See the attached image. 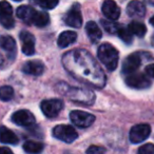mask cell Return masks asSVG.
Returning <instances> with one entry per match:
<instances>
[{
	"label": "cell",
	"mask_w": 154,
	"mask_h": 154,
	"mask_svg": "<svg viewBox=\"0 0 154 154\" xmlns=\"http://www.w3.org/2000/svg\"><path fill=\"white\" fill-rule=\"evenodd\" d=\"M53 136L66 143H71L78 137V134L73 127L68 125H59L53 129Z\"/></svg>",
	"instance_id": "obj_4"
},
{
	"label": "cell",
	"mask_w": 154,
	"mask_h": 154,
	"mask_svg": "<svg viewBox=\"0 0 154 154\" xmlns=\"http://www.w3.org/2000/svg\"><path fill=\"white\" fill-rule=\"evenodd\" d=\"M118 36H119V38L122 39L124 42L126 43H132L133 41V34L130 32V30H129V28H125V26H119V30H118L117 32Z\"/></svg>",
	"instance_id": "obj_24"
},
{
	"label": "cell",
	"mask_w": 154,
	"mask_h": 154,
	"mask_svg": "<svg viewBox=\"0 0 154 154\" xmlns=\"http://www.w3.org/2000/svg\"><path fill=\"white\" fill-rule=\"evenodd\" d=\"M50 22V17L48 15V13L45 12H38L36 11L34 18H33L32 24H35L38 28H43V26H47Z\"/></svg>",
	"instance_id": "obj_22"
},
{
	"label": "cell",
	"mask_w": 154,
	"mask_h": 154,
	"mask_svg": "<svg viewBox=\"0 0 154 154\" xmlns=\"http://www.w3.org/2000/svg\"><path fill=\"white\" fill-rule=\"evenodd\" d=\"M138 154H154L153 143H145L138 149Z\"/></svg>",
	"instance_id": "obj_30"
},
{
	"label": "cell",
	"mask_w": 154,
	"mask_h": 154,
	"mask_svg": "<svg viewBox=\"0 0 154 154\" xmlns=\"http://www.w3.org/2000/svg\"><path fill=\"white\" fill-rule=\"evenodd\" d=\"M66 70L77 80L90 87L103 88L106 75L93 56L85 50H72L62 57Z\"/></svg>",
	"instance_id": "obj_1"
},
{
	"label": "cell",
	"mask_w": 154,
	"mask_h": 154,
	"mask_svg": "<svg viewBox=\"0 0 154 154\" xmlns=\"http://www.w3.org/2000/svg\"><path fill=\"white\" fill-rule=\"evenodd\" d=\"M151 133V127L147 124H139L132 127L129 134V138L132 143H139L146 140Z\"/></svg>",
	"instance_id": "obj_7"
},
{
	"label": "cell",
	"mask_w": 154,
	"mask_h": 154,
	"mask_svg": "<svg viewBox=\"0 0 154 154\" xmlns=\"http://www.w3.org/2000/svg\"><path fill=\"white\" fill-rule=\"evenodd\" d=\"M59 0H39L38 3L41 8L45 10H52L57 7Z\"/></svg>",
	"instance_id": "obj_28"
},
{
	"label": "cell",
	"mask_w": 154,
	"mask_h": 154,
	"mask_svg": "<svg viewBox=\"0 0 154 154\" xmlns=\"http://www.w3.org/2000/svg\"><path fill=\"white\" fill-rule=\"evenodd\" d=\"M62 108H63V103H62V100L57 98L45 99L40 105V109L42 113L49 118L56 117L62 110Z\"/></svg>",
	"instance_id": "obj_6"
},
{
	"label": "cell",
	"mask_w": 154,
	"mask_h": 154,
	"mask_svg": "<svg viewBox=\"0 0 154 154\" xmlns=\"http://www.w3.org/2000/svg\"><path fill=\"white\" fill-rule=\"evenodd\" d=\"M19 37L22 52L28 56L33 55L35 53V37L28 31H22Z\"/></svg>",
	"instance_id": "obj_12"
},
{
	"label": "cell",
	"mask_w": 154,
	"mask_h": 154,
	"mask_svg": "<svg viewBox=\"0 0 154 154\" xmlns=\"http://www.w3.org/2000/svg\"><path fill=\"white\" fill-rule=\"evenodd\" d=\"M129 30L133 35H136L137 37H143L147 33V28L143 23L138 21H132L129 24Z\"/></svg>",
	"instance_id": "obj_23"
},
{
	"label": "cell",
	"mask_w": 154,
	"mask_h": 154,
	"mask_svg": "<svg viewBox=\"0 0 154 154\" xmlns=\"http://www.w3.org/2000/svg\"><path fill=\"white\" fill-rule=\"evenodd\" d=\"M18 137L15 133L5 126L0 127V141L3 143H10V145H16L18 143Z\"/></svg>",
	"instance_id": "obj_19"
},
{
	"label": "cell",
	"mask_w": 154,
	"mask_h": 154,
	"mask_svg": "<svg viewBox=\"0 0 154 154\" xmlns=\"http://www.w3.org/2000/svg\"><path fill=\"white\" fill-rule=\"evenodd\" d=\"M141 63V54L140 53H132L128 57L125 58L122 62V70L124 74H132L135 73Z\"/></svg>",
	"instance_id": "obj_9"
},
{
	"label": "cell",
	"mask_w": 154,
	"mask_h": 154,
	"mask_svg": "<svg viewBox=\"0 0 154 154\" xmlns=\"http://www.w3.org/2000/svg\"><path fill=\"white\" fill-rule=\"evenodd\" d=\"M66 95L75 103H82L84 106H90L94 103L95 95L88 89H78L75 87H66Z\"/></svg>",
	"instance_id": "obj_3"
},
{
	"label": "cell",
	"mask_w": 154,
	"mask_h": 154,
	"mask_svg": "<svg viewBox=\"0 0 154 154\" xmlns=\"http://www.w3.org/2000/svg\"><path fill=\"white\" fill-rule=\"evenodd\" d=\"M126 84L130 88L133 89H147L151 86V82L148 79V77L145 76L141 73H132L129 74L128 77L126 78Z\"/></svg>",
	"instance_id": "obj_8"
},
{
	"label": "cell",
	"mask_w": 154,
	"mask_h": 154,
	"mask_svg": "<svg viewBox=\"0 0 154 154\" xmlns=\"http://www.w3.org/2000/svg\"><path fill=\"white\" fill-rule=\"evenodd\" d=\"M16 14H17L18 18L21 19L22 21L32 24L33 18H34L35 14H36V10H34L30 5H21V7H19L17 9Z\"/></svg>",
	"instance_id": "obj_16"
},
{
	"label": "cell",
	"mask_w": 154,
	"mask_h": 154,
	"mask_svg": "<svg viewBox=\"0 0 154 154\" xmlns=\"http://www.w3.org/2000/svg\"><path fill=\"white\" fill-rule=\"evenodd\" d=\"M152 45H154V35H153V36H152Z\"/></svg>",
	"instance_id": "obj_35"
},
{
	"label": "cell",
	"mask_w": 154,
	"mask_h": 154,
	"mask_svg": "<svg viewBox=\"0 0 154 154\" xmlns=\"http://www.w3.org/2000/svg\"><path fill=\"white\" fill-rule=\"evenodd\" d=\"M13 13L12 5L8 1H0V17L1 16H11Z\"/></svg>",
	"instance_id": "obj_27"
},
{
	"label": "cell",
	"mask_w": 154,
	"mask_h": 154,
	"mask_svg": "<svg viewBox=\"0 0 154 154\" xmlns=\"http://www.w3.org/2000/svg\"><path fill=\"white\" fill-rule=\"evenodd\" d=\"M86 32L88 34L89 39L93 43H96L97 41H99L101 39V36H103L101 30L94 21H89L86 24Z\"/></svg>",
	"instance_id": "obj_17"
},
{
	"label": "cell",
	"mask_w": 154,
	"mask_h": 154,
	"mask_svg": "<svg viewBox=\"0 0 154 154\" xmlns=\"http://www.w3.org/2000/svg\"><path fill=\"white\" fill-rule=\"evenodd\" d=\"M45 64L40 61V60H31V61H26L22 66V71L23 73L29 75H33V76H39V75L43 74L45 72Z\"/></svg>",
	"instance_id": "obj_15"
},
{
	"label": "cell",
	"mask_w": 154,
	"mask_h": 154,
	"mask_svg": "<svg viewBox=\"0 0 154 154\" xmlns=\"http://www.w3.org/2000/svg\"><path fill=\"white\" fill-rule=\"evenodd\" d=\"M70 119L75 126L79 128H88L95 122V116L88 112L74 110L70 113Z\"/></svg>",
	"instance_id": "obj_5"
},
{
	"label": "cell",
	"mask_w": 154,
	"mask_h": 154,
	"mask_svg": "<svg viewBox=\"0 0 154 154\" xmlns=\"http://www.w3.org/2000/svg\"><path fill=\"white\" fill-rule=\"evenodd\" d=\"M97 56L100 62L109 71H114L118 64V51L110 43H103L97 50Z\"/></svg>",
	"instance_id": "obj_2"
},
{
	"label": "cell",
	"mask_w": 154,
	"mask_h": 154,
	"mask_svg": "<svg viewBox=\"0 0 154 154\" xmlns=\"http://www.w3.org/2000/svg\"><path fill=\"white\" fill-rule=\"evenodd\" d=\"M0 154H14L10 148L8 147H0Z\"/></svg>",
	"instance_id": "obj_33"
},
{
	"label": "cell",
	"mask_w": 154,
	"mask_h": 154,
	"mask_svg": "<svg viewBox=\"0 0 154 154\" xmlns=\"http://www.w3.org/2000/svg\"><path fill=\"white\" fill-rule=\"evenodd\" d=\"M101 24H103L106 32H108L109 34H116L120 26H118V23L114 22L113 20H101Z\"/></svg>",
	"instance_id": "obj_26"
},
{
	"label": "cell",
	"mask_w": 154,
	"mask_h": 154,
	"mask_svg": "<svg viewBox=\"0 0 154 154\" xmlns=\"http://www.w3.org/2000/svg\"><path fill=\"white\" fill-rule=\"evenodd\" d=\"M0 48L7 51L9 54H15L16 52V41L13 37L8 36H0Z\"/></svg>",
	"instance_id": "obj_20"
},
{
	"label": "cell",
	"mask_w": 154,
	"mask_h": 154,
	"mask_svg": "<svg viewBox=\"0 0 154 154\" xmlns=\"http://www.w3.org/2000/svg\"><path fill=\"white\" fill-rule=\"evenodd\" d=\"M150 23H151L152 26H154V16H153V17L151 18V19H150Z\"/></svg>",
	"instance_id": "obj_34"
},
{
	"label": "cell",
	"mask_w": 154,
	"mask_h": 154,
	"mask_svg": "<svg viewBox=\"0 0 154 154\" xmlns=\"http://www.w3.org/2000/svg\"><path fill=\"white\" fill-rule=\"evenodd\" d=\"M101 11L103 15L109 20H117L120 16V9L117 3L113 0H105L101 5Z\"/></svg>",
	"instance_id": "obj_13"
},
{
	"label": "cell",
	"mask_w": 154,
	"mask_h": 154,
	"mask_svg": "<svg viewBox=\"0 0 154 154\" xmlns=\"http://www.w3.org/2000/svg\"><path fill=\"white\" fill-rule=\"evenodd\" d=\"M0 23L2 24L5 29H12L15 26V21L14 18L11 16H1L0 17Z\"/></svg>",
	"instance_id": "obj_29"
},
{
	"label": "cell",
	"mask_w": 154,
	"mask_h": 154,
	"mask_svg": "<svg viewBox=\"0 0 154 154\" xmlns=\"http://www.w3.org/2000/svg\"><path fill=\"white\" fill-rule=\"evenodd\" d=\"M146 73H147L150 77L154 78V63H151L146 66Z\"/></svg>",
	"instance_id": "obj_32"
},
{
	"label": "cell",
	"mask_w": 154,
	"mask_h": 154,
	"mask_svg": "<svg viewBox=\"0 0 154 154\" xmlns=\"http://www.w3.org/2000/svg\"><path fill=\"white\" fill-rule=\"evenodd\" d=\"M106 149L99 146H91L87 150V154H105Z\"/></svg>",
	"instance_id": "obj_31"
},
{
	"label": "cell",
	"mask_w": 154,
	"mask_h": 154,
	"mask_svg": "<svg viewBox=\"0 0 154 154\" xmlns=\"http://www.w3.org/2000/svg\"><path fill=\"white\" fill-rule=\"evenodd\" d=\"M43 143L34 140H28L23 143V150L28 154H40L43 151Z\"/></svg>",
	"instance_id": "obj_21"
},
{
	"label": "cell",
	"mask_w": 154,
	"mask_h": 154,
	"mask_svg": "<svg viewBox=\"0 0 154 154\" xmlns=\"http://www.w3.org/2000/svg\"><path fill=\"white\" fill-rule=\"evenodd\" d=\"M14 90L10 86H2L0 87V99L2 101H9L13 98Z\"/></svg>",
	"instance_id": "obj_25"
},
{
	"label": "cell",
	"mask_w": 154,
	"mask_h": 154,
	"mask_svg": "<svg viewBox=\"0 0 154 154\" xmlns=\"http://www.w3.org/2000/svg\"><path fill=\"white\" fill-rule=\"evenodd\" d=\"M13 1H22V0H13Z\"/></svg>",
	"instance_id": "obj_36"
},
{
	"label": "cell",
	"mask_w": 154,
	"mask_h": 154,
	"mask_svg": "<svg viewBox=\"0 0 154 154\" xmlns=\"http://www.w3.org/2000/svg\"><path fill=\"white\" fill-rule=\"evenodd\" d=\"M12 122L17 126L30 127L35 124V116L29 110H19L16 111L11 117Z\"/></svg>",
	"instance_id": "obj_10"
},
{
	"label": "cell",
	"mask_w": 154,
	"mask_h": 154,
	"mask_svg": "<svg viewBox=\"0 0 154 154\" xmlns=\"http://www.w3.org/2000/svg\"><path fill=\"white\" fill-rule=\"evenodd\" d=\"M63 21L66 26H72V28H80L82 24V16L80 13V10L78 5H74L66 16L63 17Z\"/></svg>",
	"instance_id": "obj_11"
},
{
	"label": "cell",
	"mask_w": 154,
	"mask_h": 154,
	"mask_svg": "<svg viewBox=\"0 0 154 154\" xmlns=\"http://www.w3.org/2000/svg\"><path fill=\"white\" fill-rule=\"evenodd\" d=\"M127 13L130 17L143 18L146 14L145 5L139 0H132L127 5Z\"/></svg>",
	"instance_id": "obj_14"
},
{
	"label": "cell",
	"mask_w": 154,
	"mask_h": 154,
	"mask_svg": "<svg viewBox=\"0 0 154 154\" xmlns=\"http://www.w3.org/2000/svg\"><path fill=\"white\" fill-rule=\"evenodd\" d=\"M77 39V33L73 31H64L59 35L57 39V45L59 48H66L74 43Z\"/></svg>",
	"instance_id": "obj_18"
}]
</instances>
